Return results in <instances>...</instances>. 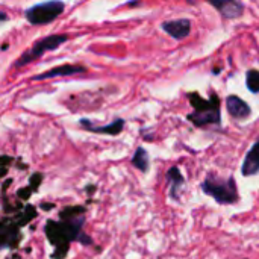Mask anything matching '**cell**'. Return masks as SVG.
<instances>
[{
  "mask_svg": "<svg viewBox=\"0 0 259 259\" xmlns=\"http://www.w3.org/2000/svg\"><path fill=\"white\" fill-rule=\"evenodd\" d=\"M200 188L205 194L214 197L219 205H232L238 202V190L232 176L222 179L217 175L209 173L200 184Z\"/></svg>",
  "mask_w": 259,
  "mask_h": 259,
  "instance_id": "1",
  "label": "cell"
},
{
  "mask_svg": "<svg viewBox=\"0 0 259 259\" xmlns=\"http://www.w3.org/2000/svg\"><path fill=\"white\" fill-rule=\"evenodd\" d=\"M194 111L191 114H188V120L197 126V127H205L209 124H220L222 121V114H220V105L219 100L211 99V100H202L197 99V102L194 99H191Z\"/></svg>",
  "mask_w": 259,
  "mask_h": 259,
  "instance_id": "2",
  "label": "cell"
},
{
  "mask_svg": "<svg viewBox=\"0 0 259 259\" xmlns=\"http://www.w3.org/2000/svg\"><path fill=\"white\" fill-rule=\"evenodd\" d=\"M68 41V35L62 33V35H47L41 39H38L27 52H24L15 62V67H23L30 64L32 61L41 58L44 53L52 52L55 49H58L59 46L65 44Z\"/></svg>",
  "mask_w": 259,
  "mask_h": 259,
  "instance_id": "3",
  "label": "cell"
},
{
  "mask_svg": "<svg viewBox=\"0 0 259 259\" xmlns=\"http://www.w3.org/2000/svg\"><path fill=\"white\" fill-rule=\"evenodd\" d=\"M65 9V5L61 0H50L44 3H38L26 11V20L33 26L49 24L56 20Z\"/></svg>",
  "mask_w": 259,
  "mask_h": 259,
  "instance_id": "4",
  "label": "cell"
},
{
  "mask_svg": "<svg viewBox=\"0 0 259 259\" xmlns=\"http://www.w3.org/2000/svg\"><path fill=\"white\" fill-rule=\"evenodd\" d=\"M214 6L225 20H235L244 14V3L241 0H205Z\"/></svg>",
  "mask_w": 259,
  "mask_h": 259,
  "instance_id": "5",
  "label": "cell"
},
{
  "mask_svg": "<svg viewBox=\"0 0 259 259\" xmlns=\"http://www.w3.org/2000/svg\"><path fill=\"white\" fill-rule=\"evenodd\" d=\"M162 30L167 32L171 38L182 41L185 39L190 32H191V21L188 18H178V20H170V21H164L161 24Z\"/></svg>",
  "mask_w": 259,
  "mask_h": 259,
  "instance_id": "6",
  "label": "cell"
},
{
  "mask_svg": "<svg viewBox=\"0 0 259 259\" xmlns=\"http://www.w3.org/2000/svg\"><path fill=\"white\" fill-rule=\"evenodd\" d=\"M226 108L231 117H234L235 120H246L250 115V106L235 94L226 97Z\"/></svg>",
  "mask_w": 259,
  "mask_h": 259,
  "instance_id": "7",
  "label": "cell"
},
{
  "mask_svg": "<svg viewBox=\"0 0 259 259\" xmlns=\"http://www.w3.org/2000/svg\"><path fill=\"white\" fill-rule=\"evenodd\" d=\"M85 67L82 65H73V64H64L59 67H55L49 71H44L38 76L33 77V80H44V79H52V77H59V76H73L77 73H83Z\"/></svg>",
  "mask_w": 259,
  "mask_h": 259,
  "instance_id": "8",
  "label": "cell"
},
{
  "mask_svg": "<svg viewBox=\"0 0 259 259\" xmlns=\"http://www.w3.org/2000/svg\"><path fill=\"white\" fill-rule=\"evenodd\" d=\"M241 173L244 176H255L256 173H259V137L244 158Z\"/></svg>",
  "mask_w": 259,
  "mask_h": 259,
  "instance_id": "9",
  "label": "cell"
},
{
  "mask_svg": "<svg viewBox=\"0 0 259 259\" xmlns=\"http://www.w3.org/2000/svg\"><path fill=\"white\" fill-rule=\"evenodd\" d=\"M80 124L87 129V131H91V132H96V134H109V135H118L123 127H124V120L121 118H117L114 123L111 124H106V126H93L88 120H80Z\"/></svg>",
  "mask_w": 259,
  "mask_h": 259,
  "instance_id": "10",
  "label": "cell"
},
{
  "mask_svg": "<svg viewBox=\"0 0 259 259\" xmlns=\"http://www.w3.org/2000/svg\"><path fill=\"white\" fill-rule=\"evenodd\" d=\"M167 181L170 184V196L175 200H179V191L182 188V185L185 184V179L181 173V170L178 167H171L167 173Z\"/></svg>",
  "mask_w": 259,
  "mask_h": 259,
  "instance_id": "11",
  "label": "cell"
},
{
  "mask_svg": "<svg viewBox=\"0 0 259 259\" xmlns=\"http://www.w3.org/2000/svg\"><path fill=\"white\" fill-rule=\"evenodd\" d=\"M132 164L143 173H146L149 170V153L146 152V149H143V147L137 149V152L132 158Z\"/></svg>",
  "mask_w": 259,
  "mask_h": 259,
  "instance_id": "12",
  "label": "cell"
},
{
  "mask_svg": "<svg viewBox=\"0 0 259 259\" xmlns=\"http://www.w3.org/2000/svg\"><path fill=\"white\" fill-rule=\"evenodd\" d=\"M246 85L250 93L259 94V71L258 70H249L246 74Z\"/></svg>",
  "mask_w": 259,
  "mask_h": 259,
  "instance_id": "13",
  "label": "cell"
},
{
  "mask_svg": "<svg viewBox=\"0 0 259 259\" xmlns=\"http://www.w3.org/2000/svg\"><path fill=\"white\" fill-rule=\"evenodd\" d=\"M6 20H8V15H6L5 12L0 11V23H2V21H6Z\"/></svg>",
  "mask_w": 259,
  "mask_h": 259,
  "instance_id": "14",
  "label": "cell"
}]
</instances>
